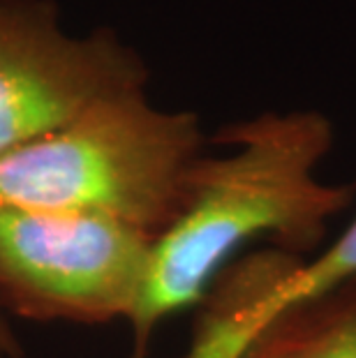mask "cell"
<instances>
[{
  "label": "cell",
  "instance_id": "obj_1",
  "mask_svg": "<svg viewBox=\"0 0 356 358\" xmlns=\"http://www.w3.org/2000/svg\"><path fill=\"white\" fill-rule=\"evenodd\" d=\"M213 141L234 150L201 153L187 171L176 217L153 241L127 322V358H148L157 326L199 306L245 243L266 238L271 248L303 257L322 245L329 220L356 199V182L331 185L315 176L333 148V125L320 111H264L222 127Z\"/></svg>",
  "mask_w": 356,
  "mask_h": 358
},
{
  "label": "cell",
  "instance_id": "obj_2",
  "mask_svg": "<svg viewBox=\"0 0 356 358\" xmlns=\"http://www.w3.org/2000/svg\"><path fill=\"white\" fill-rule=\"evenodd\" d=\"M201 148L194 113L160 109L146 88L125 90L0 159V208L104 217L157 238Z\"/></svg>",
  "mask_w": 356,
  "mask_h": 358
},
{
  "label": "cell",
  "instance_id": "obj_4",
  "mask_svg": "<svg viewBox=\"0 0 356 358\" xmlns=\"http://www.w3.org/2000/svg\"><path fill=\"white\" fill-rule=\"evenodd\" d=\"M146 83V63L116 30L74 37L54 0H0V159Z\"/></svg>",
  "mask_w": 356,
  "mask_h": 358
},
{
  "label": "cell",
  "instance_id": "obj_6",
  "mask_svg": "<svg viewBox=\"0 0 356 358\" xmlns=\"http://www.w3.org/2000/svg\"><path fill=\"white\" fill-rule=\"evenodd\" d=\"M356 278V217L336 238L331 248L317 255L313 262L301 259L278 280L264 306V324L278 312L308 299L329 294L331 289Z\"/></svg>",
  "mask_w": 356,
  "mask_h": 358
},
{
  "label": "cell",
  "instance_id": "obj_3",
  "mask_svg": "<svg viewBox=\"0 0 356 358\" xmlns=\"http://www.w3.org/2000/svg\"><path fill=\"white\" fill-rule=\"evenodd\" d=\"M153 241L104 217L0 208V303L33 322H130Z\"/></svg>",
  "mask_w": 356,
  "mask_h": 358
},
{
  "label": "cell",
  "instance_id": "obj_5",
  "mask_svg": "<svg viewBox=\"0 0 356 358\" xmlns=\"http://www.w3.org/2000/svg\"><path fill=\"white\" fill-rule=\"evenodd\" d=\"M236 358H356V278L278 312Z\"/></svg>",
  "mask_w": 356,
  "mask_h": 358
},
{
  "label": "cell",
  "instance_id": "obj_7",
  "mask_svg": "<svg viewBox=\"0 0 356 358\" xmlns=\"http://www.w3.org/2000/svg\"><path fill=\"white\" fill-rule=\"evenodd\" d=\"M0 358H26V349L21 345L19 333L14 331L3 303H0Z\"/></svg>",
  "mask_w": 356,
  "mask_h": 358
}]
</instances>
